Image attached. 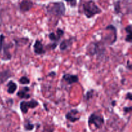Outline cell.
<instances>
[{
  "label": "cell",
  "instance_id": "1",
  "mask_svg": "<svg viewBox=\"0 0 132 132\" xmlns=\"http://www.w3.org/2000/svg\"><path fill=\"white\" fill-rule=\"evenodd\" d=\"M46 10L50 16L59 18L64 15L66 8L64 3L61 1L51 2L46 6Z\"/></svg>",
  "mask_w": 132,
  "mask_h": 132
},
{
  "label": "cell",
  "instance_id": "2",
  "mask_svg": "<svg viewBox=\"0 0 132 132\" xmlns=\"http://www.w3.org/2000/svg\"><path fill=\"white\" fill-rule=\"evenodd\" d=\"M82 10L86 18H91L94 16L101 13L102 10L93 0H89L83 3Z\"/></svg>",
  "mask_w": 132,
  "mask_h": 132
},
{
  "label": "cell",
  "instance_id": "3",
  "mask_svg": "<svg viewBox=\"0 0 132 132\" xmlns=\"http://www.w3.org/2000/svg\"><path fill=\"white\" fill-rule=\"evenodd\" d=\"M104 118L101 115H97L95 113H92L88 119V124L89 125H94L95 128L99 129L103 126L104 124Z\"/></svg>",
  "mask_w": 132,
  "mask_h": 132
},
{
  "label": "cell",
  "instance_id": "4",
  "mask_svg": "<svg viewBox=\"0 0 132 132\" xmlns=\"http://www.w3.org/2000/svg\"><path fill=\"white\" fill-rule=\"evenodd\" d=\"M38 106V102L36 100H32L29 102L22 101L20 103V109L23 113L26 114L28 112V109H34Z\"/></svg>",
  "mask_w": 132,
  "mask_h": 132
},
{
  "label": "cell",
  "instance_id": "5",
  "mask_svg": "<svg viewBox=\"0 0 132 132\" xmlns=\"http://www.w3.org/2000/svg\"><path fill=\"white\" fill-rule=\"evenodd\" d=\"M34 3L32 0H23L19 3V10L22 12H28L33 7Z\"/></svg>",
  "mask_w": 132,
  "mask_h": 132
},
{
  "label": "cell",
  "instance_id": "6",
  "mask_svg": "<svg viewBox=\"0 0 132 132\" xmlns=\"http://www.w3.org/2000/svg\"><path fill=\"white\" fill-rule=\"evenodd\" d=\"M66 119L72 122H75L80 119L79 112L77 109H72L66 114Z\"/></svg>",
  "mask_w": 132,
  "mask_h": 132
},
{
  "label": "cell",
  "instance_id": "7",
  "mask_svg": "<svg viewBox=\"0 0 132 132\" xmlns=\"http://www.w3.org/2000/svg\"><path fill=\"white\" fill-rule=\"evenodd\" d=\"M63 80L68 85H71L74 83L78 82L79 78L77 75H70V74H64L63 76Z\"/></svg>",
  "mask_w": 132,
  "mask_h": 132
},
{
  "label": "cell",
  "instance_id": "8",
  "mask_svg": "<svg viewBox=\"0 0 132 132\" xmlns=\"http://www.w3.org/2000/svg\"><path fill=\"white\" fill-rule=\"evenodd\" d=\"M34 51L36 54L38 55H41L45 53V50L44 49L43 45L42 43L39 40H36L34 45Z\"/></svg>",
  "mask_w": 132,
  "mask_h": 132
},
{
  "label": "cell",
  "instance_id": "9",
  "mask_svg": "<svg viewBox=\"0 0 132 132\" xmlns=\"http://www.w3.org/2000/svg\"><path fill=\"white\" fill-rule=\"evenodd\" d=\"M56 33L57 34H55L54 32H51V33L49 34V38H50L52 41H54V42L55 41V42L57 43L59 41V39L64 35V32L63 30L61 29V28H58V29L57 30Z\"/></svg>",
  "mask_w": 132,
  "mask_h": 132
},
{
  "label": "cell",
  "instance_id": "10",
  "mask_svg": "<svg viewBox=\"0 0 132 132\" xmlns=\"http://www.w3.org/2000/svg\"><path fill=\"white\" fill-rule=\"evenodd\" d=\"M74 38H71L63 40V41L60 43V45H59V47H60L61 50H67L68 47H70L72 45L73 42L74 41Z\"/></svg>",
  "mask_w": 132,
  "mask_h": 132
},
{
  "label": "cell",
  "instance_id": "11",
  "mask_svg": "<svg viewBox=\"0 0 132 132\" xmlns=\"http://www.w3.org/2000/svg\"><path fill=\"white\" fill-rule=\"evenodd\" d=\"M30 89L28 87H24V88H23L22 89H21L20 91L18 92L17 93V96L19 97L20 98H29L30 97V94H29L28 93V92H29Z\"/></svg>",
  "mask_w": 132,
  "mask_h": 132
},
{
  "label": "cell",
  "instance_id": "12",
  "mask_svg": "<svg viewBox=\"0 0 132 132\" xmlns=\"http://www.w3.org/2000/svg\"><path fill=\"white\" fill-rule=\"evenodd\" d=\"M12 73L10 72V70L6 69L4 71H0V82H5L10 77H11Z\"/></svg>",
  "mask_w": 132,
  "mask_h": 132
},
{
  "label": "cell",
  "instance_id": "13",
  "mask_svg": "<svg viewBox=\"0 0 132 132\" xmlns=\"http://www.w3.org/2000/svg\"><path fill=\"white\" fill-rule=\"evenodd\" d=\"M18 85L13 81L10 80L7 84V92L9 94H14L15 91L17 90Z\"/></svg>",
  "mask_w": 132,
  "mask_h": 132
},
{
  "label": "cell",
  "instance_id": "14",
  "mask_svg": "<svg viewBox=\"0 0 132 132\" xmlns=\"http://www.w3.org/2000/svg\"><path fill=\"white\" fill-rule=\"evenodd\" d=\"M24 127L25 130L27 131H32V129L34 128V125L32 124H31L30 122H27L24 124Z\"/></svg>",
  "mask_w": 132,
  "mask_h": 132
},
{
  "label": "cell",
  "instance_id": "15",
  "mask_svg": "<svg viewBox=\"0 0 132 132\" xmlns=\"http://www.w3.org/2000/svg\"><path fill=\"white\" fill-rule=\"evenodd\" d=\"M5 40V36L3 34L0 35V58H1V54L2 53L3 49H4L3 42Z\"/></svg>",
  "mask_w": 132,
  "mask_h": 132
},
{
  "label": "cell",
  "instance_id": "16",
  "mask_svg": "<svg viewBox=\"0 0 132 132\" xmlns=\"http://www.w3.org/2000/svg\"><path fill=\"white\" fill-rule=\"evenodd\" d=\"M19 83L21 84H30V80L27 76H22L19 80Z\"/></svg>",
  "mask_w": 132,
  "mask_h": 132
},
{
  "label": "cell",
  "instance_id": "17",
  "mask_svg": "<svg viewBox=\"0 0 132 132\" xmlns=\"http://www.w3.org/2000/svg\"><path fill=\"white\" fill-rule=\"evenodd\" d=\"M125 30H126L128 34L131 35V25H128L127 27L125 28Z\"/></svg>",
  "mask_w": 132,
  "mask_h": 132
},
{
  "label": "cell",
  "instance_id": "18",
  "mask_svg": "<svg viewBox=\"0 0 132 132\" xmlns=\"http://www.w3.org/2000/svg\"><path fill=\"white\" fill-rule=\"evenodd\" d=\"M94 91H88L87 93H86V96H85V97H86V100H88L89 98H91L92 97V94H93V93H94Z\"/></svg>",
  "mask_w": 132,
  "mask_h": 132
},
{
  "label": "cell",
  "instance_id": "19",
  "mask_svg": "<svg viewBox=\"0 0 132 132\" xmlns=\"http://www.w3.org/2000/svg\"><path fill=\"white\" fill-rule=\"evenodd\" d=\"M67 3H70L71 6H74L76 5V0H65Z\"/></svg>",
  "mask_w": 132,
  "mask_h": 132
},
{
  "label": "cell",
  "instance_id": "20",
  "mask_svg": "<svg viewBox=\"0 0 132 132\" xmlns=\"http://www.w3.org/2000/svg\"><path fill=\"white\" fill-rule=\"evenodd\" d=\"M125 41H127V42L131 43V35L128 34L127 36H126V38H125Z\"/></svg>",
  "mask_w": 132,
  "mask_h": 132
},
{
  "label": "cell",
  "instance_id": "21",
  "mask_svg": "<svg viewBox=\"0 0 132 132\" xmlns=\"http://www.w3.org/2000/svg\"><path fill=\"white\" fill-rule=\"evenodd\" d=\"M131 106H130V107H125L124 108V111H125V113H130L131 111Z\"/></svg>",
  "mask_w": 132,
  "mask_h": 132
},
{
  "label": "cell",
  "instance_id": "22",
  "mask_svg": "<svg viewBox=\"0 0 132 132\" xmlns=\"http://www.w3.org/2000/svg\"><path fill=\"white\" fill-rule=\"evenodd\" d=\"M126 98L127 99H129L130 100H132V94L131 93H128L127 94V95H126Z\"/></svg>",
  "mask_w": 132,
  "mask_h": 132
},
{
  "label": "cell",
  "instance_id": "23",
  "mask_svg": "<svg viewBox=\"0 0 132 132\" xmlns=\"http://www.w3.org/2000/svg\"><path fill=\"white\" fill-rule=\"evenodd\" d=\"M115 102H115V101H113V106H115V105H116V103H115Z\"/></svg>",
  "mask_w": 132,
  "mask_h": 132
}]
</instances>
